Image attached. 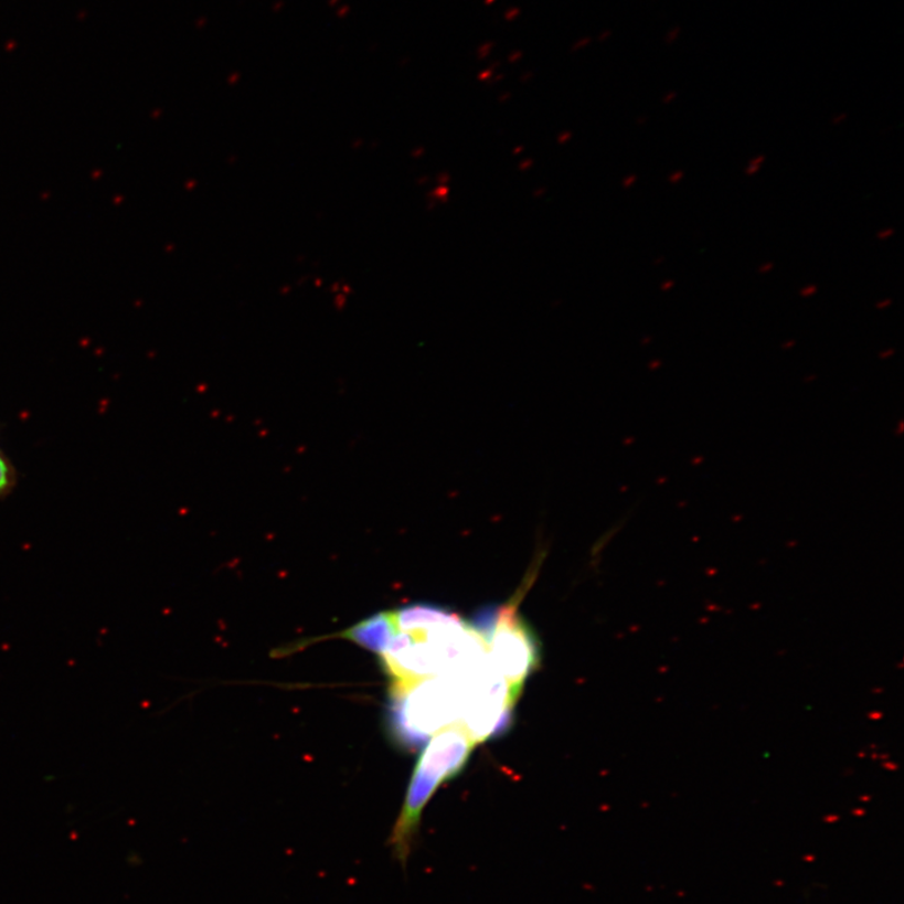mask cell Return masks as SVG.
Wrapping results in <instances>:
<instances>
[{"label":"cell","instance_id":"cell-1","mask_svg":"<svg viewBox=\"0 0 904 904\" xmlns=\"http://www.w3.org/2000/svg\"><path fill=\"white\" fill-rule=\"evenodd\" d=\"M477 743L461 726L443 730L433 736L411 778L404 804L391 830L387 844L392 855L406 866L414 851L419 826L427 807L442 785L458 775L470 759Z\"/></svg>","mask_w":904,"mask_h":904},{"label":"cell","instance_id":"cell-2","mask_svg":"<svg viewBox=\"0 0 904 904\" xmlns=\"http://www.w3.org/2000/svg\"><path fill=\"white\" fill-rule=\"evenodd\" d=\"M525 589L515 603L511 600L504 606L490 607L472 624L486 641L491 664L518 696L522 693L525 679L541 661L532 629L518 614L519 598L523 597Z\"/></svg>","mask_w":904,"mask_h":904},{"label":"cell","instance_id":"cell-3","mask_svg":"<svg viewBox=\"0 0 904 904\" xmlns=\"http://www.w3.org/2000/svg\"><path fill=\"white\" fill-rule=\"evenodd\" d=\"M13 482V471L11 469V465L4 458V455L0 453V494L7 492L11 489Z\"/></svg>","mask_w":904,"mask_h":904},{"label":"cell","instance_id":"cell-4","mask_svg":"<svg viewBox=\"0 0 904 904\" xmlns=\"http://www.w3.org/2000/svg\"><path fill=\"white\" fill-rule=\"evenodd\" d=\"M764 160H765V157H763V155H761V157H757V158L753 159L751 161V166H748V168H747L746 176H754V173H756L757 170L761 169L762 163L764 162Z\"/></svg>","mask_w":904,"mask_h":904},{"label":"cell","instance_id":"cell-5","mask_svg":"<svg viewBox=\"0 0 904 904\" xmlns=\"http://www.w3.org/2000/svg\"><path fill=\"white\" fill-rule=\"evenodd\" d=\"M817 290H818L817 286H808L807 288H802L800 290L801 291L800 295L804 296V297H809V296L816 295Z\"/></svg>","mask_w":904,"mask_h":904},{"label":"cell","instance_id":"cell-6","mask_svg":"<svg viewBox=\"0 0 904 904\" xmlns=\"http://www.w3.org/2000/svg\"><path fill=\"white\" fill-rule=\"evenodd\" d=\"M682 178H683V172H682V171H676V172L673 173V176L670 178V180H671V182H673V184H678V182H679V181H680Z\"/></svg>","mask_w":904,"mask_h":904},{"label":"cell","instance_id":"cell-7","mask_svg":"<svg viewBox=\"0 0 904 904\" xmlns=\"http://www.w3.org/2000/svg\"><path fill=\"white\" fill-rule=\"evenodd\" d=\"M772 269H774V264L773 263H766V264H764V266H762L759 268V273H762V274L769 273Z\"/></svg>","mask_w":904,"mask_h":904},{"label":"cell","instance_id":"cell-8","mask_svg":"<svg viewBox=\"0 0 904 904\" xmlns=\"http://www.w3.org/2000/svg\"><path fill=\"white\" fill-rule=\"evenodd\" d=\"M893 233H894V230L882 231V232H880L879 237L882 241L887 240V237L892 236Z\"/></svg>","mask_w":904,"mask_h":904},{"label":"cell","instance_id":"cell-9","mask_svg":"<svg viewBox=\"0 0 904 904\" xmlns=\"http://www.w3.org/2000/svg\"><path fill=\"white\" fill-rule=\"evenodd\" d=\"M845 118H847V115H844V114L840 115L839 117L834 118L833 123L834 124L842 123V120H845Z\"/></svg>","mask_w":904,"mask_h":904}]
</instances>
